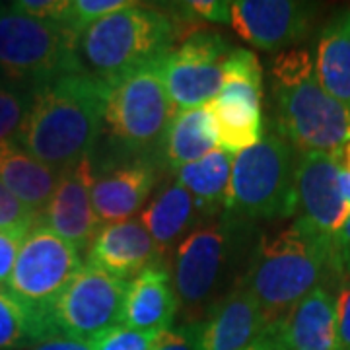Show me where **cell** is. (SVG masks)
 <instances>
[{
    "label": "cell",
    "mask_w": 350,
    "mask_h": 350,
    "mask_svg": "<svg viewBox=\"0 0 350 350\" xmlns=\"http://www.w3.org/2000/svg\"><path fill=\"white\" fill-rule=\"evenodd\" d=\"M105 84L86 72L66 75L33 90L16 142L63 174L92 150L103 133Z\"/></svg>",
    "instance_id": "6da1fadb"
},
{
    "label": "cell",
    "mask_w": 350,
    "mask_h": 350,
    "mask_svg": "<svg viewBox=\"0 0 350 350\" xmlns=\"http://www.w3.org/2000/svg\"><path fill=\"white\" fill-rule=\"evenodd\" d=\"M257 245L253 222L218 214L197 226L170 262L185 323H202L216 304L243 284Z\"/></svg>",
    "instance_id": "7a4b0ae2"
},
{
    "label": "cell",
    "mask_w": 350,
    "mask_h": 350,
    "mask_svg": "<svg viewBox=\"0 0 350 350\" xmlns=\"http://www.w3.org/2000/svg\"><path fill=\"white\" fill-rule=\"evenodd\" d=\"M333 238L298 218L275 234H262L251 255L243 286L261 306L267 327L280 325L312 290L331 275Z\"/></svg>",
    "instance_id": "3957f363"
},
{
    "label": "cell",
    "mask_w": 350,
    "mask_h": 350,
    "mask_svg": "<svg viewBox=\"0 0 350 350\" xmlns=\"http://www.w3.org/2000/svg\"><path fill=\"white\" fill-rule=\"evenodd\" d=\"M276 133L301 154H342L350 142V109L321 86L306 49L280 53L273 61Z\"/></svg>",
    "instance_id": "277c9868"
},
{
    "label": "cell",
    "mask_w": 350,
    "mask_h": 350,
    "mask_svg": "<svg viewBox=\"0 0 350 350\" xmlns=\"http://www.w3.org/2000/svg\"><path fill=\"white\" fill-rule=\"evenodd\" d=\"M175 41L172 16L137 2L90 25L78 39L76 53L82 72L109 84L160 61Z\"/></svg>",
    "instance_id": "5b68a950"
},
{
    "label": "cell",
    "mask_w": 350,
    "mask_h": 350,
    "mask_svg": "<svg viewBox=\"0 0 350 350\" xmlns=\"http://www.w3.org/2000/svg\"><path fill=\"white\" fill-rule=\"evenodd\" d=\"M294 148L278 133H265L234 156L224 213L247 222L288 218L298 213Z\"/></svg>",
    "instance_id": "8992f818"
},
{
    "label": "cell",
    "mask_w": 350,
    "mask_h": 350,
    "mask_svg": "<svg viewBox=\"0 0 350 350\" xmlns=\"http://www.w3.org/2000/svg\"><path fill=\"white\" fill-rule=\"evenodd\" d=\"M76 45L78 39L61 24L0 4V82L38 90L82 72Z\"/></svg>",
    "instance_id": "52a82bcc"
},
{
    "label": "cell",
    "mask_w": 350,
    "mask_h": 350,
    "mask_svg": "<svg viewBox=\"0 0 350 350\" xmlns=\"http://www.w3.org/2000/svg\"><path fill=\"white\" fill-rule=\"evenodd\" d=\"M175 113L158 61L105 84L103 125L121 148L137 158L160 148Z\"/></svg>",
    "instance_id": "ba28073f"
},
{
    "label": "cell",
    "mask_w": 350,
    "mask_h": 350,
    "mask_svg": "<svg viewBox=\"0 0 350 350\" xmlns=\"http://www.w3.org/2000/svg\"><path fill=\"white\" fill-rule=\"evenodd\" d=\"M126 286V280L84 265L45 313L51 333L90 342L123 325Z\"/></svg>",
    "instance_id": "9c48e42d"
},
{
    "label": "cell",
    "mask_w": 350,
    "mask_h": 350,
    "mask_svg": "<svg viewBox=\"0 0 350 350\" xmlns=\"http://www.w3.org/2000/svg\"><path fill=\"white\" fill-rule=\"evenodd\" d=\"M234 47L224 36L199 29L158 61V72L175 111L199 109L218 98L222 90L224 63Z\"/></svg>",
    "instance_id": "30bf717a"
},
{
    "label": "cell",
    "mask_w": 350,
    "mask_h": 350,
    "mask_svg": "<svg viewBox=\"0 0 350 350\" xmlns=\"http://www.w3.org/2000/svg\"><path fill=\"white\" fill-rule=\"evenodd\" d=\"M82 267L80 251L39 222L22 241L6 290L25 308L45 317Z\"/></svg>",
    "instance_id": "8fae6325"
},
{
    "label": "cell",
    "mask_w": 350,
    "mask_h": 350,
    "mask_svg": "<svg viewBox=\"0 0 350 350\" xmlns=\"http://www.w3.org/2000/svg\"><path fill=\"white\" fill-rule=\"evenodd\" d=\"M315 4L296 0H232V27L262 51H282L308 38Z\"/></svg>",
    "instance_id": "7c38bea8"
},
{
    "label": "cell",
    "mask_w": 350,
    "mask_h": 350,
    "mask_svg": "<svg viewBox=\"0 0 350 350\" xmlns=\"http://www.w3.org/2000/svg\"><path fill=\"white\" fill-rule=\"evenodd\" d=\"M342 154H301L296 167L298 213L313 230L335 238L350 216V204L342 197L338 174Z\"/></svg>",
    "instance_id": "4fadbf2b"
},
{
    "label": "cell",
    "mask_w": 350,
    "mask_h": 350,
    "mask_svg": "<svg viewBox=\"0 0 350 350\" xmlns=\"http://www.w3.org/2000/svg\"><path fill=\"white\" fill-rule=\"evenodd\" d=\"M94 175L92 156L63 172L45 213L41 214V224L78 251L90 250L100 232L101 222L92 204Z\"/></svg>",
    "instance_id": "5bb4252c"
},
{
    "label": "cell",
    "mask_w": 350,
    "mask_h": 350,
    "mask_svg": "<svg viewBox=\"0 0 350 350\" xmlns=\"http://www.w3.org/2000/svg\"><path fill=\"white\" fill-rule=\"evenodd\" d=\"M156 183V165L150 156L135 158L94 175L92 204L100 222L117 224L131 220L150 197Z\"/></svg>",
    "instance_id": "9a60e30c"
},
{
    "label": "cell",
    "mask_w": 350,
    "mask_h": 350,
    "mask_svg": "<svg viewBox=\"0 0 350 350\" xmlns=\"http://www.w3.org/2000/svg\"><path fill=\"white\" fill-rule=\"evenodd\" d=\"M160 259L158 247L140 220H125L101 228L88 250V265L129 280Z\"/></svg>",
    "instance_id": "2e32d148"
},
{
    "label": "cell",
    "mask_w": 350,
    "mask_h": 350,
    "mask_svg": "<svg viewBox=\"0 0 350 350\" xmlns=\"http://www.w3.org/2000/svg\"><path fill=\"white\" fill-rule=\"evenodd\" d=\"M177 313L179 301L170 265L156 261L129 282L123 306L125 327L144 333H163L172 329Z\"/></svg>",
    "instance_id": "e0dca14e"
},
{
    "label": "cell",
    "mask_w": 350,
    "mask_h": 350,
    "mask_svg": "<svg viewBox=\"0 0 350 350\" xmlns=\"http://www.w3.org/2000/svg\"><path fill=\"white\" fill-rule=\"evenodd\" d=\"M267 321L259 301L247 288L238 286L200 323V350H245L262 335Z\"/></svg>",
    "instance_id": "ac0fdd59"
},
{
    "label": "cell",
    "mask_w": 350,
    "mask_h": 350,
    "mask_svg": "<svg viewBox=\"0 0 350 350\" xmlns=\"http://www.w3.org/2000/svg\"><path fill=\"white\" fill-rule=\"evenodd\" d=\"M200 220H204V216L193 195L177 181L165 185L140 214V222L154 239L162 261L200 226Z\"/></svg>",
    "instance_id": "d6986e66"
},
{
    "label": "cell",
    "mask_w": 350,
    "mask_h": 350,
    "mask_svg": "<svg viewBox=\"0 0 350 350\" xmlns=\"http://www.w3.org/2000/svg\"><path fill=\"white\" fill-rule=\"evenodd\" d=\"M286 350H337V310L329 286H317L280 323Z\"/></svg>",
    "instance_id": "ffe728a7"
},
{
    "label": "cell",
    "mask_w": 350,
    "mask_h": 350,
    "mask_svg": "<svg viewBox=\"0 0 350 350\" xmlns=\"http://www.w3.org/2000/svg\"><path fill=\"white\" fill-rule=\"evenodd\" d=\"M61 174L39 162L16 140L0 146V181L33 214L45 213Z\"/></svg>",
    "instance_id": "44dd1931"
},
{
    "label": "cell",
    "mask_w": 350,
    "mask_h": 350,
    "mask_svg": "<svg viewBox=\"0 0 350 350\" xmlns=\"http://www.w3.org/2000/svg\"><path fill=\"white\" fill-rule=\"evenodd\" d=\"M216 146L213 119L204 105L199 109L175 113L160 144V158L170 172H179L216 150Z\"/></svg>",
    "instance_id": "7402d4cb"
},
{
    "label": "cell",
    "mask_w": 350,
    "mask_h": 350,
    "mask_svg": "<svg viewBox=\"0 0 350 350\" xmlns=\"http://www.w3.org/2000/svg\"><path fill=\"white\" fill-rule=\"evenodd\" d=\"M315 72L327 94L350 109V10L338 12L323 27Z\"/></svg>",
    "instance_id": "603a6c76"
},
{
    "label": "cell",
    "mask_w": 350,
    "mask_h": 350,
    "mask_svg": "<svg viewBox=\"0 0 350 350\" xmlns=\"http://www.w3.org/2000/svg\"><path fill=\"white\" fill-rule=\"evenodd\" d=\"M232 165V154L216 148L177 172V183H181L193 195L204 218H214L224 213Z\"/></svg>",
    "instance_id": "cb8c5ba5"
},
{
    "label": "cell",
    "mask_w": 350,
    "mask_h": 350,
    "mask_svg": "<svg viewBox=\"0 0 350 350\" xmlns=\"http://www.w3.org/2000/svg\"><path fill=\"white\" fill-rule=\"evenodd\" d=\"M220 150L239 154L262 138V109L213 100L206 103Z\"/></svg>",
    "instance_id": "d4e9b609"
},
{
    "label": "cell",
    "mask_w": 350,
    "mask_h": 350,
    "mask_svg": "<svg viewBox=\"0 0 350 350\" xmlns=\"http://www.w3.org/2000/svg\"><path fill=\"white\" fill-rule=\"evenodd\" d=\"M216 100L261 109L262 66L255 53L234 49L224 63L222 90Z\"/></svg>",
    "instance_id": "484cf974"
},
{
    "label": "cell",
    "mask_w": 350,
    "mask_h": 350,
    "mask_svg": "<svg viewBox=\"0 0 350 350\" xmlns=\"http://www.w3.org/2000/svg\"><path fill=\"white\" fill-rule=\"evenodd\" d=\"M55 337L43 315L25 308L0 288V350H24L41 338Z\"/></svg>",
    "instance_id": "4316f807"
},
{
    "label": "cell",
    "mask_w": 350,
    "mask_h": 350,
    "mask_svg": "<svg viewBox=\"0 0 350 350\" xmlns=\"http://www.w3.org/2000/svg\"><path fill=\"white\" fill-rule=\"evenodd\" d=\"M33 90L0 82V146L12 142L24 125Z\"/></svg>",
    "instance_id": "83f0119b"
},
{
    "label": "cell",
    "mask_w": 350,
    "mask_h": 350,
    "mask_svg": "<svg viewBox=\"0 0 350 350\" xmlns=\"http://www.w3.org/2000/svg\"><path fill=\"white\" fill-rule=\"evenodd\" d=\"M133 4H137V2H133V0H68V8H66L61 25L70 36L80 39V36L92 24L100 22L101 18H105L109 14L129 8Z\"/></svg>",
    "instance_id": "f1b7e54d"
},
{
    "label": "cell",
    "mask_w": 350,
    "mask_h": 350,
    "mask_svg": "<svg viewBox=\"0 0 350 350\" xmlns=\"http://www.w3.org/2000/svg\"><path fill=\"white\" fill-rule=\"evenodd\" d=\"M160 335L162 333H144L119 325L92 338L88 345L92 350H152Z\"/></svg>",
    "instance_id": "f546056e"
},
{
    "label": "cell",
    "mask_w": 350,
    "mask_h": 350,
    "mask_svg": "<svg viewBox=\"0 0 350 350\" xmlns=\"http://www.w3.org/2000/svg\"><path fill=\"white\" fill-rule=\"evenodd\" d=\"M41 218L38 214L24 206L0 181V232L29 234V230L36 228Z\"/></svg>",
    "instance_id": "4dcf8cb0"
},
{
    "label": "cell",
    "mask_w": 350,
    "mask_h": 350,
    "mask_svg": "<svg viewBox=\"0 0 350 350\" xmlns=\"http://www.w3.org/2000/svg\"><path fill=\"white\" fill-rule=\"evenodd\" d=\"M200 323H183L163 331L152 350H200L199 349Z\"/></svg>",
    "instance_id": "1f68e13d"
},
{
    "label": "cell",
    "mask_w": 350,
    "mask_h": 350,
    "mask_svg": "<svg viewBox=\"0 0 350 350\" xmlns=\"http://www.w3.org/2000/svg\"><path fill=\"white\" fill-rule=\"evenodd\" d=\"M331 275L337 278L338 286L350 280V216L347 224L340 228L333 238V253H331Z\"/></svg>",
    "instance_id": "d6a6232c"
},
{
    "label": "cell",
    "mask_w": 350,
    "mask_h": 350,
    "mask_svg": "<svg viewBox=\"0 0 350 350\" xmlns=\"http://www.w3.org/2000/svg\"><path fill=\"white\" fill-rule=\"evenodd\" d=\"M18 12L61 24L68 8V0H16L10 2Z\"/></svg>",
    "instance_id": "836d02e7"
},
{
    "label": "cell",
    "mask_w": 350,
    "mask_h": 350,
    "mask_svg": "<svg viewBox=\"0 0 350 350\" xmlns=\"http://www.w3.org/2000/svg\"><path fill=\"white\" fill-rule=\"evenodd\" d=\"M27 234L18 232H0V286L6 288L18 261V253Z\"/></svg>",
    "instance_id": "e575fe53"
},
{
    "label": "cell",
    "mask_w": 350,
    "mask_h": 350,
    "mask_svg": "<svg viewBox=\"0 0 350 350\" xmlns=\"http://www.w3.org/2000/svg\"><path fill=\"white\" fill-rule=\"evenodd\" d=\"M337 310V350H350V280L342 282L335 298Z\"/></svg>",
    "instance_id": "d590c367"
},
{
    "label": "cell",
    "mask_w": 350,
    "mask_h": 350,
    "mask_svg": "<svg viewBox=\"0 0 350 350\" xmlns=\"http://www.w3.org/2000/svg\"><path fill=\"white\" fill-rule=\"evenodd\" d=\"M24 350H92L86 340H76V338L63 337V335H55V337L41 338L38 342H33L31 347Z\"/></svg>",
    "instance_id": "8d00e7d4"
},
{
    "label": "cell",
    "mask_w": 350,
    "mask_h": 350,
    "mask_svg": "<svg viewBox=\"0 0 350 350\" xmlns=\"http://www.w3.org/2000/svg\"><path fill=\"white\" fill-rule=\"evenodd\" d=\"M245 350H286L280 325L267 327L259 338H255Z\"/></svg>",
    "instance_id": "74e56055"
},
{
    "label": "cell",
    "mask_w": 350,
    "mask_h": 350,
    "mask_svg": "<svg viewBox=\"0 0 350 350\" xmlns=\"http://www.w3.org/2000/svg\"><path fill=\"white\" fill-rule=\"evenodd\" d=\"M338 183H340V191H342V197L347 199L350 204V174L345 165H340V174H338Z\"/></svg>",
    "instance_id": "f35d334b"
},
{
    "label": "cell",
    "mask_w": 350,
    "mask_h": 350,
    "mask_svg": "<svg viewBox=\"0 0 350 350\" xmlns=\"http://www.w3.org/2000/svg\"><path fill=\"white\" fill-rule=\"evenodd\" d=\"M342 165L349 170L350 174V142L345 146V150H342Z\"/></svg>",
    "instance_id": "ab89813d"
}]
</instances>
